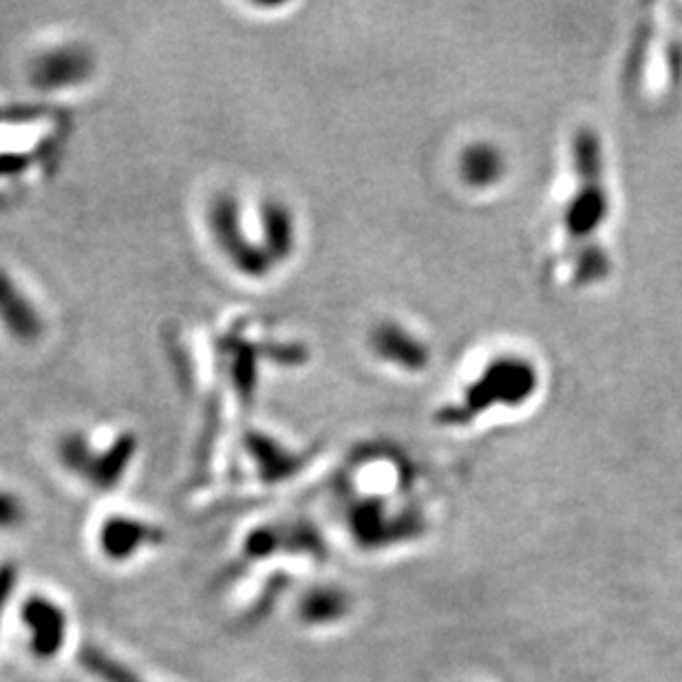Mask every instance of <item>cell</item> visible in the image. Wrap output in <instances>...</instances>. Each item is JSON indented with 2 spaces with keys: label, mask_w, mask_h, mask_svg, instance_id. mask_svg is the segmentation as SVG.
<instances>
[{
  "label": "cell",
  "mask_w": 682,
  "mask_h": 682,
  "mask_svg": "<svg viewBox=\"0 0 682 682\" xmlns=\"http://www.w3.org/2000/svg\"><path fill=\"white\" fill-rule=\"evenodd\" d=\"M22 623L29 632V648L35 659H53L66 637V617L64 612L44 597L27 599L22 610Z\"/></svg>",
  "instance_id": "cell-8"
},
{
  "label": "cell",
  "mask_w": 682,
  "mask_h": 682,
  "mask_svg": "<svg viewBox=\"0 0 682 682\" xmlns=\"http://www.w3.org/2000/svg\"><path fill=\"white\" fill-rule=\"evenodd\" d=\"M0 334L20 349H35L51 334V316L38 292L4 265H0Z\"/></svg>",
  "instance_id": "cell-6"
},
{
  "label": "cell",
  "mask_w": 682,
  "mask_h": 682,
  "mask_svg": "<svg viewBox=\"0 0 682 682\" xmlns=\"http://www.w3.org/2000/svg\"><path fill=\"white\" fill-rule=\"evenodd\" d=\"M365 349L376 365L400 376L424 374L433 358L429 340L398 316L376 321L365 336Z\"/></svg>",
  "instance_id": "cell-7"
},
{
  "label": "cell",
  "mask_w": 682,
  "mask_h": 682,
  "mask_svg": "<svg viewBox=\"0 0 682 682\" xmlns=\"http://www.w3.org/2000/svg\"><path fill=\"white\" fill-rule=\"evenodd\" d=\"M245 449L252 455L261 480H283V475H290L301 466V453L290 451L285 444L263 431L250 433Z\"/></svg>",
  "instance_id": "cell-11"
},
{
  "label": "cell",
  "mask_w": 682,
  "mask_h": 682,
  "mask_svg": "<svg viewBox=\"0 0 682 682\" xmlns=\"http://www.w3.org/2000/svg\"><path fill=\"white\" fill-rule=\"evenodd\" d=\"M542 389L537 363L520 352H500L473 374L460 396L444 405L438 422L444 427H471L493 411H515L531 405Z\"/></svg>",
  "instance_id": "cell-3"
},
{
  "label": "cell",
  "mask_w": 682,
  "mask_h": 682,
  "mask_svg": "<svg viewBox=\"0 0 682 682\" xmlns=\"http://www.w3.org/2000/svg\"><path fill=\"white\" fill-rule=\"evenodd\" d=\"M157 539L159 533L153 526L133 517H111L99 531V548L113 559H128Z\"/></svg>",
  "instance_id": "cell-10"
},
{
  "label": "cell",
  "mask_w": 682,
  "mask_h": 682,
  "mask_svg": "<svg viewBox=\"0 0 682 682\" xmlns=\"http://www.w3.org/2000/svg\"><path fill=\"white\" fill-rule=\"evenodd\" d=\"M203 237L225 272L250 285L281 276L298 256L303 225L290 199L223 186L201 206Z\"/></svg>",
  "instance_id": "cell-1"
},
{
  "label": "cell",
  "mask_w": 682,
  "mask_h": 682,
  "mask_svg": "<svg viewBox=\"0 0 682 682\" xmlns=\"http://www.w3.org/2000/svg\"><path fill=\"white\" fill-rule=\"evenodd\" d=\"M139 453L130 429H69L57 438L55 455L66 473L95 491L117 489Z\"/></svg>",
  "instance_id": "cell-4"
},
{
  "label": "cell",
  "mask_w": 682,
  "mask_h": 682,
  "mask_svg": "<svg viewBox=\"0 0 682 682\" xmlns=\"http://www.w3.org/2000/svg\"><path fill=\"white\" fill-rule=\"evenodd\" d=\"M460 181L475 192L497 188L508 175V159L504 150L493 141L469 144L458 159Z\"/></svg>",
  "instance_id": "cell-9"
},
{
  "label": "cell",
  "mask_w": 682,
  "mask_h": 682,
  "mask_svg": "<svg viewBox=\"0 0 682 682\" xmlns=\"http://www.w3.org/2000/svg\"><path fill=\"white\" fill-rule=\"evenodd\" d=\"M97 73V51L80 35L46 38L33 46L24 62L29 86L51 97L84 91Z\"/></svg>",
  "instance_id": "cell-5"
},
{
  "label": "cell",
  "mask_w": 682,
  "mask_h": 682,
  "mask_svg": "<svg viewBox=\"0 0 682 682\" xmlns=\"http://www.w3.org/2000/svg\"><path fill=\"white\" fill-rule=\"evenodd\" d=\"M615 210L608 157L601 135L584 126L573 137L570 188L562 203L559 228L573 281L579 287L597 285L612 272V261L601 241Z\"/></svg>",
  "instance_id": "cell-2"
},
{
  "label": "cell",
  "mask_w": 682,
  "mask_h": 682,
  "mask_svg": "<svg viewBox=\"0 0 682 682\" xmlns=\"http://www.w3.org/2000/svg\"><path fill=\"white\" fill-rule=\"evenodd\" d=\"M349 612V599L345 592L336 588H318L312 590L301 606V617L303 621L312 626H323V623H334L340 617Z\"/></svg>",
  "instance_id": "cell-12"
},
{
  "label": "cell",
  "mask_w": 682,
  "mask_h": 682,
  "mask_svg": "<svg viewBox=\"0 0 682 682\" xmlns=\"http://www.w3.org/2000/svg\"><path fill=\"white\" fill-rule=\"evenodd\" d=\"M27 520V506L22 497L4 486H0V531L20 528Z\"/></svg>",
  "instance_id": "cell-13"
}]
</instances>
